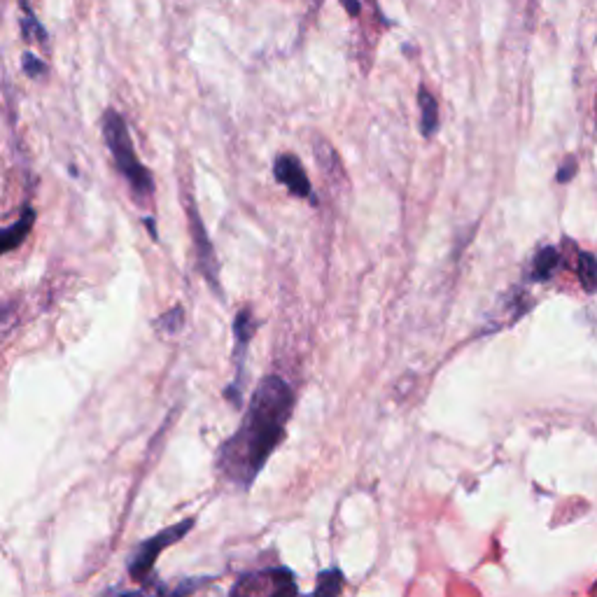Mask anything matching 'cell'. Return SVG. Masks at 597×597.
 <instances>
[{
	"instance_id": "6da1fadb",
	"label": "cell",
	"mask_w": 597,
	"mask_h": 597,
	"mask_svg": "<svg viewBox=\"0 0 597 597\" xmlns=\"http://www.w3.org/2000/svg\"><path fill=\"white\" fill-rule=\"evenodd\" d=\"M292 409L294 392L290 383L273 374L259 381L241 427L224 441L217 453L215 467L224 481L238 490L252 488L280 441L285 439Z\"/></svg>"
},
{
	"instance_id": "7a4b0ae2",
	"label": "cell",
	"mask_w": 597,
	"mask_h": 597,
	"mask_svg": "<svg viewBox=\"0 0 597 597\" xmlns=\"http://www.w3.org/2000/svg\"><path fill=\"white\" fill-rule=\"evenodd\" d=\"M103 138L112 154V159H115L117 171L124 175L126 182H129L133 194H136L138 199H150V196L154 194L152 173L147 171L143 161L136 157L129 126H126V119L112 108L105 110V115H103Z\"/></svg>"
},
{
	"instance_id": "3957f363",
	"label": "cell",
	"mask_w": 597,
	"mask_h": 597,
	"mask_svg": "<svg viewBox=\"0 0 597 597\" xmlns=\"http://www.w3.org/2000/svg\"><path fill=\"white\" fill-rule=\"evenodd\" d=\"M194 525H196L194 518H185L182 523H175V525H171V528L157 532V535L140 544L136 553L131 556V563H129L131 579L136 581V584H147V581H150V574L154 570V563H157V558L166 549H171L173 544H178L180 539H185L189 532H192Z\"/></svg>"
},
{
	"instance_id": "277c9868",
	"label": "cell",
	"mask_w": 597,
	"mask_h": 597,
	"mask_svg": "<svg viewBox=\"0 0 597 597\" xmlns=\"http://www.w3.org/2000/svg\"><path fill=\"white\" fill-rule=\"evenodd\" d=\"M187 217H189V231H192L199 271L206 276L210 290L217 292V297H222V283H220V269H217L215 248H213V243H210L206 224H203L199 208H196L194 201H187Z\"/></svg>"
},
{
	"instance_id": "5b68a950",
	"label": "cell",
	"mask_w": 597,
	"mask_h": 597,
	"mask_svg": "<svg viewBox=\"0 0 597 597\" xmlns=\"http://www.w3.org/2000/svg\"><path fill=\"white\" fill-rule=\"evenodd\" d=\"M297 595V581L287 567H273L255 574H245L231 588V595Z\"/></svg>"
},
{
	"instance_id": "8992f818",
	"label": "cell",
	"mask_w": 597,
	"mask_h": 597,
	"mask_svg": "<svg viewBox=\"0 0 597 597\" xmlns=\"http://www.w3.org/2000/svg\"><path fill=\"white\" fill-rule=\"evenodd\" d=\"M252 334H255V320H252V313L248 308H243L241 313L236 315L234 320V336H236V348H234V362H236V381L224 390V397L229 399L234 406H241V395H243V376H245V357H248V346L252 341Z\"/></svg>"
},
{
	"instance_id": "52a82bcc",
	"label": "cell",
	"mask_w": 597,
	"mask_h": 597,
	"mask_svg": "<svg viewBox=\"0 0 597 597\" xmlns=\"http://www.w3.org/2000/svg\"><path fill=\"white\" fill-rule=\"evenodd\" d=\"M273 175L280 185L287 187V192L297 199H313V185L308 180L304 171V164H301L299 157L294 154H280L276 157V164H273Z\"/></svg>"
},
{
	"instance_id": "ba28073f",
	"label": "cell",
	"mask_w": 597,
	"mask_h": 597,
	"mask_svg": "<svg viewBox=\"0 0 597 597\" xmlns=\"http://www.w3.org/2000/svg\"><path fill=\"white\" fill-rule=\"evenodd\" d=\"M33 224H35V210L31 206H26L17 222L10 224V227L0 229V255H5V252L10 250H17L19 245L24 243V238L31 234Z\"/></svg>"
},
{
	"instance_id": "9c48e42d",
	"label": "cell",
	"mask_w": 597,
	"mask_h": 597,
	"mask_svg": "<svg viewBox=\"0 0 597 597\" xmlns=\"http://www.w3.org/2000/svg\"><path fill=\"white\" fill-rule=\"evenodd\" d=\"M21 5V26H24V38L28 42H40V45H47L49 42V35L38 19H35V14L31 10V5L26 3V0H19Z\"/></svg>"
},
{
	"instance_id": "30bf717a",
	"label": "cell",
	"mask_w": 597,
	"mask_h": 597,
	"mask_svg": "<svg viewBox=\"0 0 597 597\" xmlns=\"http://www.w3.org/2000/svg\"><path fill=\"white\" fill-rule=\"evenodd\" d=\"M418 101H420V110H423V133L425 136H432V133L437 131V124H439L437 101H434V96L427 89H420Z\"/></svg>"
},
{
	"instance_id": "8fae6325",
	"label": "cell",
	"mask_w": 597,
	"mask_h": 597,
	"mask_svg": "<svg viewBox=\"0 0 597 597\" xmlns=\"http://www.w3.org/2000/svg\"><path fill=\"white\" fill-rule=\"evenodd\" d=\"M579 278L581 285L586 287V292H595L597 290V259L593 255H579Z\"/></svg>"
},
{
	"instance_id": "7c38bea8",
	"label": "cell",
	"mask_w": 597,
	"mask_h": 597,
	"mask_svg": "<svg viewBox=\"0 0 597 597\" xmlns=\"http://www.w3.org/2000/svg\"><path fill=\"white\" fill-rule=\"evenodd\" d=\"M343 588V577L339 570H327L320 572L318 586H315V593L318 595H339Z\"/></svg>"
},
{
	"instance_id": "4fadbf2b",
	"label": "cell",
	"mask_w": 597,
	"mask_h": 597,
	"mask_svg": "<svg viewBox=\"0 0 597 597\" xmlns=\"http://www.w3.org/2000/svg\"><path fill=\"white\" fill-rule=\"evenodd\" d=\"M182 322H185V308L182 306H173L171 311L164 313L157 322V327L161 329V332L166 334H178V329L182 327Z\"/></svg>"
},
{
	"instance_id": "5bb4252c",
	"label": "cell",
	"mask_w": 597,
	"mask_h": 597,
	"mask_svg": "<svg viewBox=\"0 0 597 597\" xmlns=\"http://www.w3.org/2000/svg\"><path fill=\"white\" fill-rule=\"evenodd\" d=\"M558 266V252L553 248H546L542 255L537 257V264H535V278L537 280H544L551 276V271Z\"/></svg>"
},
{
	"instance_id": "9a60e30c",
	"label": "cell",
	"mask_w": 597,
	"mask_h": 597,
	"mask_svg": "<svg viewBox=\"0 0 597 597\" xmlns=\"http://www.w3.org/2000/svg\"><path fill=\"white\" fill-rule=\"evenodd\" d=\"M21 63H24V73L28 77H33V80H40V77L47 73L45 61L38 59V56L31 54V52H26L24 56H21Z\"/></svg>"
},
{
	"instance_id": "2e32d148",
	"label": "cell",
	"mask_w": 597,
	"mask_h": 597,
	"mask_svg": "<svg viewBox=\"0 0 597 597\" xmlns=\"http://www.w3.org/2000/svg\"><path fill=\"white\" fill-rule=\"evenodd\" d=\"M206 584H210V577H201V579H185L182 584H178L173 588V591H168L171 595H187V593H194L203 588Z\"/></svg>"
},
{
	"instance_id": "e0dca14e",
	"label": "cell",
	"mask_w": 597,
	"mask_h": 597,
	"mask_svg": "<svg viewBox=\"0 0 597 597\" xmlns=\"http://www.w3.org/2000/svg\"><path fill=\"white\" fill-rule=\"evenodd\" d=\"M341 3L346 7L350 17H357V14H360V0H341Z\"/></svg>"
},
{
	"instance_id": "ac0fdd59",
	"label": "cell",
	"mask_w": 597,
	"mask_h": 597,
	"mask_svg": "<svg viewBox=\"0 0 597 597\" xmlns=\"http://www.w3.org/2000/svg\"><path fill=\"white\" fill-rule=\"evenodd\" d=\"M145 224H147V229H150V234H152V238H157V231H154V220H152V217H147V220H145Z\"/></svg>"
},
{
	"instance_id": "d6986e66",
	"label": "cell",
	"mask_w": 597,
	"mask_h": 597,
	"mask_svg": "<svg viewBox=\"0 0 597 597\" xmlns=\"http://www.w3.org/2000/svg\"><path fill=\"white\" fill-rule=\"evenodd\" d=\"M5 313H7V311H5V308H0V320H3V318H5Z\"/></svg>"
}]
</instances>
